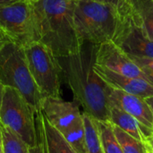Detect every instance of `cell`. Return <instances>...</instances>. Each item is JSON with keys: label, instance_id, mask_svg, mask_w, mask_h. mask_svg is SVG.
<instances>
[{"label": "cell", "instance_id": "22", "mask_svg": "<svg viewBox=\"0 0 153 153\" xmlns=\"http://www.w3.org/2000/svg\"><path fill=\"white\" fill-rule=\"evenodd\" d=\"M92 1H97V2H100V3H104V4H111L115 7H118L124 0H92Z\"/></svg>", "mask_w": 153, "mask_h": 153}, {"label": "cell", "instance_id": "19", "mask_svg": "<svg viewBox=\"0 0 153 153\" xmlns=\"http://www.w3.org/2000/svg\"><path fill=\"white\" fill-rule=\"evenodd\" d=\"M112 126L123 153H147L148 148L144 142L137 140L113 124Z\"/></svg>", "mask_w": 153, "mask_h": 153}, {"label": "cell", "instance_id": "8", "mask_svg": "<svg viewBox=\"0 0 153 153\" xmlns=\"http://www.w3.org/2000/svg\"><path fill=\"white\" fill-rule=\"evenodd\" d=\"M0 35L21 46L38 41L35 13L32 2L20 0L0 6Z\"/></svg>", "mask_w": 153, "mask_h": 153}, {"label": "cell", "instance_id": "1", "mask_svg": "<svg viewBox=\"0 0 153 153\" xmlns=\"http://www.w3.org/2000/svg\"><path fill=\"white\" fill-rule=\"evenodd\" d=\"M97 46L85 42L75 54L59 58L74 100L96 120L109 121V86L94 70Z\"/></svg>", "mask_w": 153, "mask_h": 153}, {"label": "cell", "instance_id": "2", "mask_svg": "<svg viewBox=\"0 0 153 153\" xmlns=\"http://www.w3.org/2000/svg\"><path fill=\"white\" fill-rule=\"evenodd\" d=\"M38 41L46 45L58 58L81 50L74 24V0H34Z\"/></svg>", "mask_w": 153, "mask_h": 153}, {"label": "cell", "instance_id": "23", "mask_svg": "<svg viewBox=\"0 0 153 153\" xmlns=\"http://www.w3.org/2000/svg\"><path fill=\"white\" fill-rule=\"evenodd\" d=\"M145 143L148 146V148L153 152V134L145 139Z\"/></svg>", "mask_w": 153, "mask_h": 153}, {"label": "cell", "instance_id": "9", "mask_svg": "<svg viewBox=\"0 0 153 153\" xmlns=\"http://www.w3.org/2000/svg\"><path fill=\"white\" fill-rule=\"evenodd\" d=\"M42 112L49 123L65 137L83 121L80 105L66 101L61 97H47L42 104Z\"/></svg>", "mask_w": 153, "mask_h": 153}, {"label": "cell", "instance_id": "12", "mask_svg": "<svg viewBox=\"0 0 153 153\" xmlns=\"http://www.w3.org/2000/svg\"><path fill=\"white\" fill-rule=\"evenodd\" d=\"M96 74L111 88L144 99L153 96V84L142 78L130 77L94 65Z\"/></svg>", "mask_w": 153, "mask_h": 153}, {"label": "cell", "instance_id": "10", "mask_svg": "<svg viewBox=\"0 0 153 153\" xmlns=\"http://www.w3.org/2000/svg\"><path fill=\"white\" fill-rule=\"evenodd\" d=\"M95 63L115 73L147 81L146 76L131 56L112 40L97 46Z\"/></svg>", "mask_w": 153, "mask_h": 153}, {"label": "cell", "instance_id": "25", "mask_svg": "<svg viewBox=\"0 0 153 153\" xmlns=\"http://www.w3.org/2000/svg\"><path fill=\"white\" fill-rule=\"evenodd\" d=\"M145 100H146L147 103L149 104L150 108H152V112H153V96H152V97H149V98H147V99H145Z\"/></svg>", "mask_w": 153, "mask_h": 153}, {"label": "cell", "instance_id": "14", "mask_svg": "<svg viewBox=\"0 0 153 153\" xmlns=\"http://www.w3.org/2000/svg\"><path fill=\"white\" fill-rule=\"evenodd\" d=\"M40 118L44 128L48 153H77L60 132L49 123L42 110H40Z\"/></svg>", "mask_w": 153, "mask_h": 153}, {"label": "cell", "instance_id": "16", "mask_svg": "<svg viewBox=\"0 0 153 153\" xmlns=\"http://www.w3.org/2000/svg\"><path fill=\"white\" fill-rule=\"evenodd\" d=\"M85 130V151L86 153H104L100 143L96 119L82 112Z\"/></svg>", "mask_w": 153, "mask_h": 153}, {"label": "cell", "instance_id": "27", "mask_svg": "<svg viewBox=\"0 0 153 153\" xmlns=\"http://www.w3.org/2000/svg\"><path fill=\"white\" fill-rule=\"evenodd\" d=\"M0 153H4V151H3V143H2V136H1V131H0Z\"/></svg>", "mask_w": 153, "mask_h": 153}, {"label": "cell", "instance_id": "26", "mask_svg": "<svg viewBox=\"0 0 153 153\" xmlns=\"http://www.w3.org/2000/svg\"><path fill=\"white\" fill-rule=\"evenodd\" d=\"M4 88V86L2 84V82H1V81H0V105H1V101H2V96H3Z\"/></svg>", "mask_w": 153, "mask_h": 153}, {"label": "cell", "instance_id": "21", "mask_svg": "<svg viewBox=\"0 0 153 153\" xmlns=\"http://www.w3.org/2000/svg\"><path fill=\"white\" fill-rule=\"evenodd\" d=\"M130 56L146 76L147 81L153 84V57H141L133 56Z\"/></svg>", "mask_w": 153, "mask_h": 153}, {"label": "cell", "instance_id": "5", "mask_svg": "<svg viewBox=\"0 0 153 153\" xmlns=\"http://www.w3.org/2000/svg\"><path fill=\"white\" fill-rule=\"evenodd\" d=\"M24 51L30 74L42 95L61 97L63 68L59 58L39 41L25 46Z\"/></svg>", "mask_w": 153, "mask_h": 153}, {"label": "cell", "instance_id": "24", "mask_svg": "<svg viewBox=\"0 0 153 153\" xmlns=\"http://www.w3.org/2000/svg\"><path fill=\"white\" fill-rule=\"evenodd\" d=\"M20 0H0V6H4V5H8L13 3H16Z\"/></svg>", "mask_w": 153, "mask_h": 153}, {"label": "cell", "instance_id": "15", "mask_svg": "<svg viewBox=\"0 0 153 153\" xmlns=\"http://www.w3.org/2000/svg\"><path fill=\"white\" fill-rule=\"evenodd\" d=\"M127 2L153 40V0H127Z\"/></svg>", "mask_w": 153, "mask_h": 153}, {"label": "cell", "instance_id": "7", "mask_svg": "<svg viewBox=\"0 0 153 153\" xmlns=\"http://www.w3.org/2000/svg\"><path fill=\"white\" fill-rule=\"evenodd\" d=\"M117 10V22L112 41L129 56L153 57V40L127 0H124Z\"/></svg>", "mask_w": 153, "mask_h": 153}, {"label": "cell", "instance_id": "3", "mask_svg": "<svg viewBox=\"0 0 153 153\" xmlns=\"http://www.w3.org/2000/svg\"><path fill=\"white\" fill-rule=\"evenodd\" d=\"M0 81L19 91L36 112L41 110L45 97L30 74L23 46L7 39L0 42Z\"/></svg>", "mask_w": 153, "mask_h": 153}, {"label": "cell", "instance_id": "6", "mask_svg": "<svg viewBox=\"0 0 153 153\" xmlns=\"http://www.w3.org/2000/svg\"><path fill=\"white\" fill-rule=\"evenodd\" d=\"M36 110L19 91L4 87L0 105V123L16 134L30 148L37 140Z\"/></svg>", "mask_w": 153, "mask_h": 153}, {"label": "cell", "instance_id": "29", "mask_svg": "<svg viewBox=\"0 0 153 153\" xmlns=\"http://www.w3.org/2000/svg\"><path fill=\"white\" fill-rule=\"evenodd\" d=\"M3 40H4V38H3V37L0 35V42H1V41H3Z\"/></svg>", "mask_w": 153, "mask_h": 153}, {"label": "cell", "instance_id": "17", "mask_svg": "<svg viewBox=\"0 0 153 153\" xmlns=\"http://www.w3.org/2000/svg\"><path fill=\"white\" fill-rule=\"evenodd\" d=\"M104 153H123L110 121L96 120Z\"/></svg>", "mask_w": 153, "mask_h": 153}, {"label": "cell", "instance_id": "4", "mask_svg": "<svg viewBox=\"0 0 153 153\" xmlns=\"http://www.w3.org/2000/svg\"><path fill=\"white\" fill-rule=\"evenodd\" d=\"M74 18L81 41L100 46L113 39L117 22V7L92 0H74Z\"/></svg>", "mask_w": 153, "mask_h": 153}, {"label": "cell", "instance_id": "13", "mask_svg": "<svg viewBox=\"0 0 153 153\" xmlns=\"http://www.w3.org/2000/svg\"><path fill=\"white\" fill-rule=\"evenodd\" d=\"M109 121L139 141L145 139L153 134V129L143 126L136 118L115 106H109Z\"/></svg>", "mask_w": 153, "mask_h": 153}, {"label": "cell", "instance_id": "30", "mask_svg": "<svg viewBox=\"0 0 153 153\" xmlns=\"http://www.w3.org/2000/svg\"><path fill=\"white\" fill-rule=\"evenodd\" d=\"M30 1H34V0H30Z\"/></svg>", "mask_w": 153, "mask_h": 153}, {"label": "cell", "instance_id": "20", "mask_svg": "<svg viewBox=\"0 0 153 153\" xmlns=\"http://www.w3.org/2000/svg\"><path fill=\"white\" fill-rule=\"evenodd\" d=\"M36 127H37V140L35 144L30 148V153H48L44 128L40 118V110L36 113Z\"/></svg>", "mask_w": 153, "mask_h": 153}, {"label": "cell", "instance_id": "28", "mask_svg": "<svg viewBox=\"0 0 153 153\" xmlns=\"http://www.w3.org/2000/svg\"><path fill=\"white\" fill-rule=\"evenodd\" d=\"M147 148H148V146H147ZM147 153H153V152L152 150H150L149 148H148V151H147Z\"/></svg>", "mask_w": 153, "mask_h": 153}, {"label": "cell", "instance_id": "18", "mask_svg": "<svg viewBox=\"0 0 153 153\" xmlns=\"http://www.w3.org/2000/svg\"><path fill=\"white\" fill-rule=\"evenodd\" d=\"M4 153H30V147L16 134L0 123Z\"/></svg>", "mask_w": 153, "mask_h": 153}, {"label": "cell", "instance_id": "11", "mask_svg": "<svg viewBox=\"0 0 153 153\" xmlns=\"http://www.w3.org/2000/svg\"><path fill=\"white\" fill-rule=\"evenodd\" d=\"M108 103L130 114L143 126L153 129V112L144 98L109 87Z\"/></svg>", "mask_w": 153, "mask_h": 153}]
</instances>
